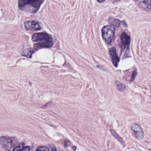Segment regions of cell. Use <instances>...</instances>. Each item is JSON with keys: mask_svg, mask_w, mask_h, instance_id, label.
Instances as JSON below:
<instances>
[{"mask_svg": "<svg viewBox=\"0 0 151 151\" xmlns=\"http://www.w3.org/2000/svg\"><path fill=\"white\" fill-rule=\"evenodd\" d=\"M36 150L37 151H38V150H39V151H49V149L47 147H45V146H41V147H40L37 148Z\"/></svg>", "mask_w": 151, "mask_h": 151, "instance_id": "9a60e30c", "label": "cell"}, {"mask_svg": "<svg viewBox=\"0 0 151 151\" xmlns=\"http://www.w3.org/2000/svg\"><path fill=\"white\" fill-rule=\"evenodd\" d=\"M30 150V148L29 146H26V147L23 148L22 151H29Z\"/></svg>", "mask_w": 151, "mask_h": 151, "instance_id": "d6986e66", "label": "cell"}, {"mask_svg": "<svg viewBox=\"0 0 151 151\" xmlns=\"http://www.w3.org/2000/svg\"><path fill=\"white\" fill-rule=\"evenodd\" d=\"M23 148L21 147L18 146V147H16L14 148L13 150V151H22Z\"/></svg>", "mask_w": 151, "mask_h": 151, "instance_id": "e0dca14e", "label": "cell"}, {"mask_svg": "<svg viewBox=\"0 0 151 151\" xmlns=\"http://www.w3.org/2000/svg\"><path fill=\"white\" fill-rule=\"evenodd\" d=\"M39 41L34 44V48L37 50L42 48H51L53 44L52 39H45Z\"/></svg>", "mask_w": 151, "mask_h": 151, "instance_id": "277c9868", "label": "cell"}, {"mask_svg": "<svg viewBox=\"0 0 151 151\" xmlns=\"http://www.w3.org/2000/svg\"><path fill=\"white\" fill-rule=\"evenodd\" d=\"M52 39V36L49 35L46 32H40V33H35L32 36V41L33 42H38L40 40H45V39Z\"/></svg>", "mask_w": 151, "mask_h": 151, "instance_id": "ba28073f", "label": "cell"}, {"mask_svg": "<svg viewBox=\"0 0 151 151\" xmlns=\"http://www.w3.org/2000/svg\"><path fill=\"white\" fill-rule=\"evenodd\" d=\"M24 27L27 30L39 31L41 29L39 23L35 21H27L24 23Z\"/></svg>", "mask_w": 151, "mask_h": 151, "instance_id": "5b68a950", "label": "cell"}, {"mask_svg": "<svg viewBox=\"0 0 151 151\" xmlns=\"http://www.w3.org/2000/svg\"><path fill=\"white\" fill-rule=\"evenodd\" d=\"M109 53L113 64L114 65L115 67H117L118 64H119L120 59L117 56L115 48H110L109 50Z\"/></svg>", "mask_w": 151, "mask_h": 151, "instance_id": "9c48e42d", "label": "cell"}, {"mask_svg": "<svg viewBox=\"0 0 151 151\" xmlns=\"http://www.w3.org/2000/svg\"><path fill=\"white\" fill-rule=\"evenodd\" d=\"M137 74V73H136V71H134V72L132 73V74L131 77L130 81H134V79L135 78Z\"/></svg>", "mask_w": 151, "mask_h": 151, "instance_id": "2e32d148", "label": "cell"}, {"mask_svg": "<svg viewBox=\"0 0 151 151\" xmlns=\"http://www.w3.org/2000/svg\"><path fill=\"white\" fill-rule=\"evenodd\" d=\"M139 7L145 11H151V0H135Z\"/></svg>", "mask_w": 151, "mask_h": 151, "instance_id": "8992f818", "label": "cell"}, {"mask_svg": "<svg viewBox=\"0 0 151 151\" xmlns=\"http://www.w3.org/2000/svg\"><path fill=\"white\" fill-rule=\"evenodd\" d=\"M17 144V140L15 138L2 136L1 138V145L5 150H11Z\"/></svg>", "mask_w": 151, "mask_h": 151, "instance_id": "3957f363", "label": "cell"}, {"mask_svg": "<svg viewBox=\"0 0 151 151\" xmlns=\"http://www.w3.org/2000/svg\"><path fill=\"white\" fill-rule=\"evenodd\" d=\"M122 48L123 49L128 48L130 42V37L126 32H123L121 35Z\"/></svg>", "mask_w": 151, "mask_h": 151, "instance_id": "30bf717a", "label": "cell"}, {"mask_svg": "<svg viewBox=\"0 0 151 151\" xmlns=\"http://www.w3.org/2000/svg\"><path fill=\"white\" fill-rule=\"evenodd\" d=\"M110 132H111L112 134L121 143V144L123 145V146H125V142L124 140L122 138L121 136L118 134H117L116 132L114 131L113 130H110Z\"/></svg>", "mask_w": 151, "mask_h": 151, "instance_id": "7c38bea8", "label": "cell"}, {"mask_svg": "<svg viewBox=\"0 0 151 151\" xmlns=\"http://www.w3.org/2000/svg\"><path fill=\"white\" fill-rule=\"evenodd\" d=\"M70 145V143L69 141H68V140H66L65 141V146L66 147H67L68 146Z\"/></svg>", "mask_w": 151, "mask_h": 151, "instance_id": "ac0fdd59", "label": "cell"}, {"mask_svg": "<svg viewBox=\"0 0 151 151\" xmlns=\"http://www.w3.org/2000/svg\"><path fill=\"white\" fill-rule=\"evenodd\" d=\"M116 87L118 91H119L122 92L125 89V86L123 84H121L120 83H118L116 84Z\"/></svg>", "mask_w": 151, "mask_h": 151, "instance_id": "4fadbf2b", "label": "cell"}, {"mask_svg": "<svg viewBox=\"0 0 151 151\" xmlns=\"http://www.w3.org/2000/svg\"><path fill=\"white\" fill-rule=\"evenodd\" d=\"M37 51L35 48H30L24 50L22 53V55L23 56L26 57L27 58L32 57V56L34 52H35Z\"/></svg>", "mask_w": 151, "mask_h": 151, "instance_id": "8fae6325", "label": "cell"}, {"mask_svg": "<svg viewBox=\"0 0 151 151\" xmlns=\"http://www.w3.org/2000/svg\"><path fill=\"white\" fill-rule=\"evenodd\" d=\"M115 31V28L114 26H105L101 29L102 38L107 44H111L114 37Z\"/></svg>", "mask_w": 151, "mask_h": 151, "instance_id": "7a4b0ae2", "label": "cell"}, {"mask_svg": "<svg viewBox=\"0 0 151 151\" xmlns=\"http://www.w3.org/2000/svg\"><path fill=\"white\" fill-rule=\"evenodd\" d=\"M97 1L98 2H99V3H102V2L105 1V0H97Z\"/></svg>", "mask_w": 151, "mask_h": 151, "instance_id": "ffe728a7", "label": "cell"}, {"mask_svg": "<svg viewBox=\"0 0 151 151\" xmlns=\"http://www.w3.org/2000/svg\"><path fill=\"white\" fill-rule=\"evenodd\" d=\"M44 0H18V7L22 11L35 13L38 11Z\"/></svg>", "mask_w": 151, "mask_h": 151, "instance_id": "6da1fadb", "label": "cell"}, {"mask_svg": "<svg viewBox=\"0 0 151 151\" xmlns=\"http://www.w3.org/2000/svg\"><path fill=\"white\" fill-rule=\"evenodd\" d=\"M111 20H112V21L110 22V23H111V24L113 25V26L118 27L120 26L121 21H118V19H111Z\"/></svg>", "mask_w": 151, "mask_h": 151, "instance_id": "5bb4252c", "label": "cell"}, {"mask_svg": "<svg viewBox=\"0 0 151 151\" xmlns=\"http://www.w3.org/2000/svg\"><path fill=\"white\" fill-rule=\"evenodd\" d=\"M131 130L134 133L136 138L138 139L142 138L144 136V132L141 127L136 124H133L131 125Z\"/></svg>", "mask_w": 151, "mask_h": 151, "instance_id": "52a82bcc", "label": "cell"}]
</instances>
